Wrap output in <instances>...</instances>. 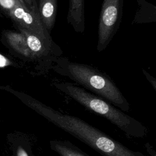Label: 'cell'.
<instances>
[{
  "label": "cell",
  "mask_w": 156,
  "mask_h": 156,
  "mask_svg": "<svg viewBox=\"0 0 156 156\" xmlns=\"http://www.w3.org/2000/svg\"><path fill=\"white\" fill-rule=\"evenodd\" d=\"M19 27L23 28L38 37L50 49L52 40L50 34L41 24L39 17L30 12L21 1L8 15Z\"/></svg>",
  "instance_id": "cell-5"
},
{
  "label": "cell",
  "mask_w": 156,
  "mask_h": 156,
  "mask_svg": "<svg viewBox=\"0 0 156 156\" xmlns=\"http://www.w3.org/2000/svg\"><path fill=\"white\" fill-rule=\"evenodd\" d=\"M123 0H104L98 24L97 50L103 51L119 27L122 15Z\"/></svg>",
  "instance_id": "cell-4"
},
{
  "label": "cell",
  "mask_w": 156,
  "mask_h": 156,
  "mask_svg": "<svg viewBox=\"0 0 156 156\" xmlns=\"http://www.w3.org/2000/svg\"><path fill=\"white\" fill-rule=\"evenodd\" d=\"M60 71L78 84L122 112L129 111L128 101L108 75L89 65L74 62H66Z\"/></svg>",
  "instance_id": "cell-3"
},
{
  "label": "cell",
  "mask_w": 156,
  "mask_h": 156,
  "mask_svg": "<svg viewBox=\"0 0 156 156\" xmlns=\"http://www.w3.org/2000/svg\"><path fill=\"white\" fill-rule=\"evenodd\" d=\"M37 4L41 24L50 34L55 22L57 0H38Z\"/></svg>",
  "instance_id": "cell-7"
},
{
  "label": "cell",
  "mask_w": 156,
  "mask_h": 156,
  "mask_svg": "<svg viewBox=\"0 0 156 156\" xmlns=\"http://www.w3.org/2000/svg\"><path fill=\"white\" fill-rule=\"evenodd\" d=\"M0 89L13 94L49 122L86 144L102 156H146L140 151L130 149L79 117L63 113L28 94L8 86H1Z\"/></svg>",
  "instance_id": "cell-1"
},
{
  "label": "cell",
  "mask_w": 156,
  "mask_h": 156,
  "mask_svg": "<svg viewBox=\"0 0 156 156\" xmlns=\"http://www.w3.org/2000/svg\"><path fill=\"white\" fill-rule=\"evenodd\" d=\"M143 73L145 74V76H146V78L147 79V80L150 82V83L152 85V86H153V87H154V90H156V83H155V79H154V78H153L151 76H150L147 72H146L144 70H143Z\"/></svg>",
  "instance_id": "cell-15"
},
{
  "label": "cell",
  "mask_w": 156,
  "mask_h": 156,
  "mask_svg": "<svg viewBox=\"0 0 156 156\" xmlns=\"http://www.w3.org/2000/svg\"><path fill=\"white\" fill-rule=\"evenodd\" d=\"M11 64L12 62L9 59L0 54V68H4L10 65Z\"/></svg>",
  "instance_id": "cell-14"
},
{
  "label": "cell",
  "mask_w": 156,
  "mask_h": 156,
  "mask_svg": "<svg viewBox=\"0 0 156 156\" xmlns=\"http://www.w3.org/2000/svg\"><path fill=\"white\" fill-rule=\"evenodd\" d=\"M85 0H69L67 22L79 34L85 31Z\"/></svg>",
  "instance_id": "cell-6"
},
{
  "label": "cell",
  "mask_w": 156,
  "mask_h": 156,
  "mask_svg": "<svg viewBox=\"0 0 156 156\" xmlns=\"http://www.w3.org/2000/svg\"><path fill=\"white\" fill-rule=\"evenodd\" d=\"M12 156H32L30 141L24 134L16 133L11 136Z\"/></svg>",
  "instance_id": "cell-11"
},
{
  "label": "cell",
  "mask_w": 156,
  "mask_h": 156,
  "mask_svg": "<svg viewBox=\"0 0 156 156\" xmlns=\"http://www.w3.org/2000/svg\"><path fill=\"white\" fill-rule=\"evenodd\" d=\"M18 28L26 38L27 44L31 52L32 58L43 57L49 52V49L38 37L23 28L19 27Z\"/></svg>",
  "instance_id": "cell-9"
},
{
  "label": "cell",
  "mask_w": 156,
  "mask_h": 156,
  "mask_svg": "<svg viewBox=\"0 0 156 156\" xmlns=\"http://www.w3.org/2000/svg\"><path fill=\"white\" fill-rule=\"evenodd\" d=\"M25 5L27 7V9L32 12V13L37 15L38 17V12L37 8V2L36 0H22Z\"/></svg>",
  "instance_id": "cell-13"
},
{
  "label": "cell",
  "mask_w": 156,
  "mask_h": 156,
  "mask_svg": "<svg viewBox=\"0 0 156 156\" xmlns=\"http://www.w3.org/2000/svg\"><path fill=\"white\" fill-rule=\"evenodd\" d=\"M4 35L9 44L16 52L24 57L32 58L31 52L27 44L26 38L21 32L6 31Z\"/></svg>",
  "instance_id": "cell-10"
},
{
  "label": "cell",
  "mask_w": 156,
  "mask_h": 156,
  "mask_svg": "<svg viewBox=\"0 0 156 156\" xmlns=\"http://www.w3.org/2000/svg\"><path fill=\"white\" fill-rule=\"evenodd\" d=\"M22 0H0V7L9 15L10 12Z\"/></svg>",
  "instance_id": "cell-12"
},
{
  "label": "cell",
  "mask_w": 156,
  "mask_h": 156,
  "mask_svg": "<svg viewBox=\"0 0 156 156\" xmlns=\"http://www.w3.org/2000/svg\"><path fill=\"white\" fill-rule=\"evenodd\" d=\"M49 144L51 150L59 156H90L68 140H51Z\"/></svg>",
  "instance_id": "cell-8"
},
{
  "label": "cell",
  "mask_w": 156,
  "mask_h": 156,
  "mask_svg": "<svg viewBox=\"0 0 156 156\" xmlns=\"http://www.w3.org/2000/svg\"><path fill=\"white\" fill-rule=\"evenodd\" d=\"M54 86L87 109L107 119L127 136L142 138L147 135V129L141 122L97 95L70 82L55 83Z\"/></svg>",
  "instance_id": "cell-2"
}]
</instances>
